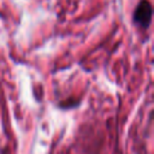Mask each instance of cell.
Wrapping results in <instances>:
<instances>
[{
    "mask_svg": "<svg viewBox=\"0 0 154 154\" xmlns=\"http://www.w3.org/2000/svg\"><path fill=\"white\" fill-rule=\"evenodd\" d=\"M135 22L142 28H148L152 20V5L148 0H142L134 13Z\"/></svg>",
    "mask_w": 154,
    "mask_h": 154,
    "instance_id": "cell-1",
    "label": "cell"
}]
</instances>
